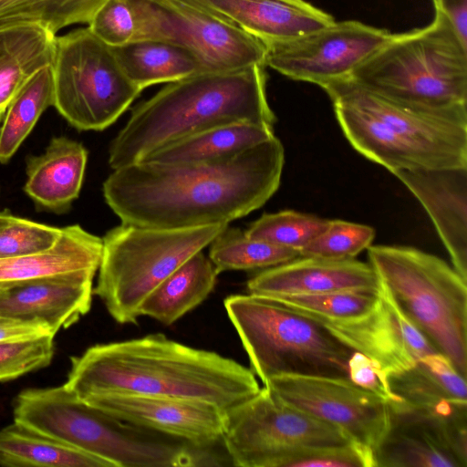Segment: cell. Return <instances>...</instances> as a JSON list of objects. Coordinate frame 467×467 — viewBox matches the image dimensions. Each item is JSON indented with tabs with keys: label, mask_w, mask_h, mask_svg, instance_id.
<instances>
[{
	"label": "cell",
	"mask_w": 467,
	"mask_h": 467,
	"mask_svg": "<svg viewBox=\"0 0 467 467\" xmlns=\"http://www.w3.org/2000/svg\"><path fill=\"white\" fill-rule=\"evenodd\" d=\"M285 163L275 136L234 157L206 162L140 161L102 186L121 223L152 228L226 223L263 206L277 191Z\"/></svg>",
	"instance_id": "cell-1"
},
{
	"label": "cell",
	"mask_w": 467,
	"mask_h": 467,
	"mask_svg": "<svg viewBox=\"0 0 467 467\" xmlns=\"http://www.w3.org/2000/svg\"><path fill=\"white\" fill-rule=\"evenodd\" d=\"M70 360L65 385L80 399L125 393L199 400L226 410L261 389L252 370L235 360L162 334L98 344Z\"/></svg>",
	"instance_id": "cell-2"
},
{
	"label": "cell",
	"mask_w": 467,
	"mask_h": 467,
	"mask_svg": "<svg viewBox=\"0 0 467 467\" xmlns=\"http://www.w3.org/2000/svg\"><path fill=\"white\" fill-rule=\"evenodd\" d=\"M265 66L203 71L168 83L137 105L109 149L112 170L143 161L153 151L202 130L233 122L273 127Z\"/></svg>",
	"instance_id": "cell-3"
},
{
	"label": "cell",
	"mask_w": 467,
	"mask_h": 467,
	"mask_svg": "<svg viewBox=\"0 0 467 467\" xmlns=\"http://www.w3.org/2000/svg\"><path fill=\"white\" fill-rule=\"evenodd\" d=\"M322 88L352 147L391 173L467 167V106L410 105L378 94L350 78Z\"/></svg>",
	"instance_id": "cell-4"
},
{
	"label": "cell",
	"mask_w": 467,
	"mask_h": 467,
	"mask_svg": "<svg viewBox=\"0 0 467 467\" xmlns=\"http://www.w3.org/2000/svg\"><path fill=\"white\" fill-rule=\"evenodd\" d=\"M14 420L109 462L113 467L209 465L208 449L125 422L66 385L28 389L14 402Z\"/></svg>",
	"instance_id": "cell-5"
},
{
	"label": "cell",
	"mask_w": 467,
	"mask_h": 467,
	"mask_svg": "<svg viewBox=\"0 0 467 467\" xmlns=\"http://www.w3.org/2000/svg\"><path fill=\"white\" fill-rule=\"evenodd\" d=\"M389 99L428 109L467 106V45L435 12L427 26L390 37L350 76Z\"/></svg>",
	"instance_id": "cell-6"
},
{
	"label": "cell",
	"mask_w": 467,
	"mask_h": 467,
	"mask_svg": "<svg viewBox=\"0 0 467 467\" xmlns=\"http://www.w3.org/2000/svg\"><path fill=\"white\" fill-rule=\"evenodd\" d=\"M369 265L408 319L467 378V280L440 257L403 245H370Z\"/></svg>",
	"instance_id": "cell-7"
},
{
	"label": "cell",
	"mask_w": 467,
	"mask_h": 467,
	"mask_svg": "<svg viewBox=\"0 0 467 467\" xmlns=\"http://www.w3.org/2000/svg\"><path fill=\"white\" fill-rule=\"evenodd\" d=\"M223 305L264 386L282 375L348 378L355 351L319 321L251 293L229 296Z\"/></svg>",
	"instance_id": "cell-8"
},
{
	"label": "cell",
	"mask_w": 467,
	"mask_h": 467,
	"mask_svg": "<svg viewBox=\"0 0 467 467\" xmlns=\"http://www.w3.org/2000/svg\"><path fill=\"white\" fill-rule=\"evenodd\" d=\"M228 224L152 228L124 223L102 238L93 293L119 324L136 323L147 296Z\"/></svg>",
	"instance_id": "cell-9"
},
{
	"label": "cell",
	"mask_w": 467,
	"mask_h": 467,
	"mask_svg": "<svg viewBox=\"0 0 467 467\" xmlns=\"http://www.w3.org/2000/svg\"><path fill=\"white\" fill-rule=\"evenodd\" d=\"M51 67L53 106L78 130L107 129L142 91L88 27L55 37Z\"/></svg>",
	"instance_id": "cell-10"
},
{
	"label": "cell",
	"mask_w": 467,
	"mask_h": 467,
	"mask_svg": "<svg viewBox=\"0 0 467 467\" xmlns=\"http://www.w3.org/2000/svg\"><path fill=\"white\" fill-rule=\"evenodd\" d=\"M222 442L235 466L280 467L298 449L353 441L337 427L285 404L264 386L224 410Z\"/></svg>",
	"instance_id": "cell-11"
},
{
	"label": "cell",
	"mask_w": 467,
	"mask_h": 467,
	"mask_svg": "<svg viewBox=\"0 0 467 467\" xmlns=\"http://www.w3.org/2000/svg\"><path fill=\"white\" fill-rule=\"evenodd\" d=\"M129 1L136 22L133 40H161L182 47L199 58L205 71L265 65L262 42L188 0Z\"/></svg>",
	"instance_id": "cell-12"
},
{
	"label": "cell",
	"mask_w": 467,
	"mask_h": 467,
	"mask_svg": "<svg viewBox=\"0 0 467 467\" xmlns=\"http://www.w3.org/2000/svg\"><path fill=\"white\" fill-rule=\"evenodd\" d=\"M390 35L356 20L334 21L285 42L264 44L265 65L291 79L323 88L350 78Z\"/></svg>",
	"instance_id": "cell-13"
},
{
	"label": "cell",
	"mask_w": 467,
	"mask_h": 467,
	"mask_svg": "<svg viewBox=\"0 0 467 467\" xmlns=\"http://www.w3.org/2000/svg\"><path fill=\"white\" fill-rule=\"evenodd\" d=\"M389 427L375 467H466L467 406L417 408L389 403Z\"/></svg>",
	"instance_id": "cell-14"
},
{
	"label": "cell",
	"mask_w": 467,
	"mask_h": 467,
	"mask_svg": "<svg viewBox=\"0 0 467 467\" xmlns=\"http://www.w3.org/2000/svg\"><path fill=\"white\" fill-rule=\"evenodd\" d=\"M265 387L281 401L337 427L373 452L389 431L387 402L348 378L282 375Z\"/></svg>",
	"instance_id": "cell-15"
},
{
	"label": "cell",
	"mask_w": 467,
	"mask_h": 467,
	"mask_svg": "<svg viewBox=\"0 0 467 467\" xmlns=\"http://www.w3.org/2000/svg\"><path fill=\"white\" fill-rule=\"evenodd\" d=\"M82 400L125 422L196 447L212 448L222 441L224 410L209 402L125 393Z\"/></svg>",
	"instance_id": "cell-16"
},
{
	"label": "cell",
	"mask_w": 467,
	"mask_h": 467,
	"mask_svg": "<svg viewBox=\"0 0 467 467\" xmlns=\"http://www.w3.org/2000/svg\"><path fill=\"white\" fill-rule=\"evenodd\" d=\"M319 322L350 349L377 362L386 375L438 352L381 284L377 304L366 316L350 322Z\"/></svg>",
	"instance_id": "cell-17"
},
{
	"label": "cell",
	"mask_w": 467,
	"mask_h": 467,
	"mask_svg": "<svg viewBox=\"0 0 467 467\" xmlns=\"http://www.w3.org/2000/svg\"><path fill=\"white\" fill-rule=\"evenodd\" d=\"M95 274L85 270L0 282V316L44 325L56 335L89 311Z\"/></svg>",
	"instance_id": "cell-18"
},
{
	"label": "cell",
	"mask_w": 467,
	"mask_h": 467,
	"mask_svg": "<svg viewBox=\"0 0 467 467\" xmlns=\"http://www.w3.org/2000/svg\"><path fill=\"white\" fill-rule=\"evenodd\" d=\"M392 173L423 206L452 267L467 280V167L400 170Z\"/></svg>",
	"instance_id": "cell-19"
},
{
	"label": "cell",
	"mask_w": 467,
	"mask_h": 467,
	"mask_svg": "<svg viewBox=\"0 0 467 467\" xmlns=\"http://www.w3.org/2000/svg\"><path fill=\"white\" fill-rule=\"evenodd\" d=\"M379 280L369 263L298 256L265 268L247 282L249 293L260 296L337 292L377 294Z\"/></svg>",
	"instance_id": "cell-20"
},
{
	"label": "cell",
	"mask_w": 467,
	"mask_h": 467,
	"mask_svg": "<svg viewBox=\"0 0 467 467\" xmlns=\"http://www.w3.org/2000/svg\"><path fill=\"white\" fill-rule=\"evenodd\" d=\"M263 44L285 42L330 25L331 15L306 0H188Z\"/></svg>",
	"instance_id": "cell-21"
},
{
	"label": "cell",
	"mask_w": 467,
	"mask_h": 467,
	"mask_svg": "<svg viewBox=\"0 0 467 467\" xmlns=\"http://www.w3.org/2000/svg\"><path fill=\"white\" fill-rule=\"evenodd\" d=\"M87 161L82 143L53 137L42 154L26 158L24 192L38 210L65 213L79 195Z\"/></svg>",
	"instance_id": "cell-22"
},
{
	"label": "cell",
	"mask_w": 467,
	"mask_h": 467,
	"mask_svg": "<svg viewBox=\"0 0 467 467\" xmlns=\"http://www.w3.org/2000/svg\"><path fill=\"white\" fill-rule=\"evenodd\" d=\"M102 238L78 224L62 227L55 243L41 251L0 260V282L17 281L99 266Z\"/></svg>",
	"instance_id": "cell-23"
},
{
	"label": "cell",
	"mask_w": 467,
	"mask_h": 467,
	"mask_svg": "<svg viewBox=\"0 0 467 467\" xmlns=\"http://www.w3.org/2000/svg\"><path fill=\"white\" fill-rule=\"evenodd\" d=\"M55 37L37 24H0V111L36 70L52 63Z\"/></svg>",
	"instance_id": "cell-24"
},
{
	"label": "cell",
	"mask_w": 467,
	"mask_h": 467,
	"mask_svg": "<svg viewBox=\"0 0 467 467\" xmlns=\"http://www.w3.org/2000/svg\"><path fill=\"white\" fill-rule=\"evenodd\" d=\"M275 136L273 127L254 122H233L184 137L147 156L161 163L214 161L234 157Z\"/></svg>",
	"instance_id": "cell-25"
},
{
	"label": "cell",
	"mask_w": 467,
	"mask_h": 467,
	"mask_svg": "<svg viewBox=\"0 0 467 467\" xmlns=\"http://www.w3.org/2000/svg\"><path fill=\"white\" fill-rule=\"evenodd\" d=\"M387 379L398 401L410 407L467 403V378L438 352L419 358L402 371L387 375Z\"/></svg>",
	"instance_id": "cell-26"
},
{
	"label": "cell",
	"mask_w": 467,
	"mask_h": 467,
	"mask_svg": "<svg viewBox=\"0 0 467 467\" xmlns=\"http://www.w3.org/2000/svg\"><path fill=\"white\" fill-rule=\"evenodd\" d=\"M211 260L200 251L162 281L144 300L140 316L171 325L202 303L217 278Z\"/></svg>",
	"instance_id": "cell-27"
},
{
	"label": "cell",
	"mask_w": 467,
	"mask_h": 467,
	"mask_svg": "<svg viewBox=\"0 0 467 467\" xmlns=\"http://www.w3.org/2000/svg\"><path fill=\"white\" fill-rule=\"evenodd\" d=\"M111 48L126 76L141 90L205 71L193 53L166 41L139 39Z\"/></svg>",
	"instance_id": "cell-28"
},
{
	"label": "cell",
	"mask_w": 467,
	"mask_h": 467,
	"mask_svg": "<svg viewBox=\"0 0 467 467\" xmlns=\"http://www.w3.org/2000/svg\"><path fill=\"white\" fill-rule=\"evenodd\" d=\"M0 466L113 467L99 456L16 421L0 430Z\"/></svg>",
	"instance_id": "cell-29"
},
{
	"label": "cell",
	"mask_w": 467,
	"mask_h": 467,
	"mask_svg": "<svg viewBox=\"0 0 467 467\" xmlns=\"http://www.w3.org/2000/svg\"><path fill=\"white\" fill-rule=\"evenodd\" d=\"M54 103L53 71L50 65L36 70L21 87L6 108L0 127V163L8 162Z\"/></svg>",
	"instance_id": "cell-30"
},
{
	"label": "cell",
	"mask_w": 467,
	"mask_h": 467,
	"mask_svg": "<svg viewBox=\"0 0 467 467\" xmlns=\"http://www.w3.org/2000/svg\"><path fill=\"white\" fill-rule=\"evenodd\" d=\"M209 245V259L218 275L229 270L265 269L300 256L296 250L250 238L240 229L228 226Z\"/></svg>",
	"instance_id": "cell-31"
},
{
	"label": "cell",
	"mask_w": 467,
	"mask_h": 467,
	"mask_svg": "<svg viewBox=\"0 0 467 467\" xmlns=\"http://www.w3.org/2000/svg\"><path fill=\"white\" fill-rule=\"evenodd\" d=\"M107 0H7L0 24L34 23L56 35L74 24H88Z\"/></svg>",
	"instance_id": "cell-32"
},
{
	"label": "cell",
	"mask_w": 467,
	"mask_h": 467,
	"mask_svg": "<svg viewBox=\"0 0 467 467\" xmlns=\"http://www.w3.org/2000/svg\"><path fill=\"white\" fill-rule=\"evenodd\" d=\"M378 293L337 292L264 296L316 320L339 323L354 321L368 314L377 304Z\"/></svg>",
	"instance_id": "cell-33"
},
{
	"label": "cell",
	"mask_w": 467,
	"mask_h": 467,
	"mask_svg": "<svg viewBox=\"0 0 467 467\" xmlns=\"http://www.w3.org/2000/svg\"><path fill=\"white\" fill-rule=\"evenodd\" d=\"M329 220L292 210L265 213L253 222L245 234L253 239L299 252L317 237Z\"/></svg>",
	"instance_id": "cell-34"
},
{
	"label": "cell",
	"mask_w": 467,
	"mask_h": 467,
	"mask_svg": "<svg viewBox=\"0 0 467 467\" xmlns=\"http://www.w3.org/2000/svg\"><path fill=\"white\" fill-rule=\"evenodd\" d=\"M374 237L375 230L369 225L329 220L326 228L300 251V255L333 260L352 259L368 249Z\"/></svg>",
	"instance_id": "cell-35"
},
{
	"label": "cell",
	"mask_w": 467,
	"mask_h": 467,
	"mask_svg": "<svg viewBox=\"0 0 467 467\" xmlns=\"http://www.w3.org/2000/svg\"><path fill=\"white\" fill-rule=\"evenodd\" d=\"M61 228L0 211V260L38 252L51 246Z\"/></svg>",
	"instance_id": "cell-36"
},
{
	"label": "cell",
	"mask_w": 467,
	"mask_h": 467,
	"mask_svg": "<svg viewBox=\"0 0 467 467\" xmlns=\"http://www.w3.org/2000/svg\"><path fill=\"white\" fill-rule=\"evenodd\" d=\"M54 335L0 342V381L16 379L49 365Z\"/></svg>",
	"instance_id": "cell-37"
},
{
	"label": "cell",
	"mask_w": 467,
	"mask_h": 467,
	"mask_svg": "<svg viewBox=\"0 0 467 467\" xmlns=\"http://www.w3.org/2000/svg\"><path fill=\"white\" fill-rule=\"evenodd\" d=\"M88 25L109 47L130 43L136 33L135 16L129 0H107Z\"/></svg>",
	"instance_id": "cell-38"
},
{
	"label": "cell",
	"mask_w": 467,
	"mask_h": 467,
	"mask_svg": "<svg viewBox=\"0 0 467 467\" xmlns=\"http://www.w3.org/2000/svg\"><path fill=\"white\" fill-rule=\"evenodd\" d=\"M348 379L361 389L389 403L397 402L387 375L377 362L359 353L353 352L348 363Z\"/></svg>",
	"instance_id": "cell-39"
},
{
	"label": "cell",
	"mask_w": 467,
	"mask_h": 467,
	"mask_svg": "<svg viewBox=\"0 0 467 467\" xmlns=\"http://www.w3.org/2000/svg\"><path fill=\"white\" fill-rule=\"evenodd\" d=\"M47 334L51 333L44 325L0 316V342L23 339Z\"/></svg>",
	"instance_id": "cell-40"
},
{
	"label": "cell",
	"mask_w": 467,
	"mask_h": 467,
	"mask_svg": "<svg viewBox=\"0 0 467 467\" xmlns=\"http://www.w3.org/2000/svg\"><path fill=\"white\" fill-rule=\"evenodd\" d=\"M435 12L452 25L461 40L467 45V0H431Z\"/></svg>",
	"instance_id": "cell-41"
},
{
	"label": "cell",
	"mask_w": 467,
	"mask_h": 467,
	"mask_svg": "<svg viewBox=\"0 0 467 467\" xmlns=\"http://www.w3.org/2000/svg\"><path fill=\"white\" fill-rule=\"evenodd\" d=\"M4 114H5V111H0V122L3 119Z\"/></svg>",
	"instance_id": "cell-42"
},
{
	"label": "cell",
	"mask_w": 467,
	"mask_h": 467,
	"mask_svg": "<svg viewBox=\"0 0 467 467\" xmlns=\"http://www.w3.org/2000/svg\"><path fill=\"white\" fill-rule=\"evenodd\" d=\"M7 0H0V6H2Z\"/></svg>",
	"instance_id": "cell-43"
}]
</instances>
